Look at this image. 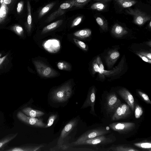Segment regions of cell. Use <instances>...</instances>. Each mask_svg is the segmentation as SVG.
I'll list each match as a JSON object with an SVG mask.
<instances>
[{
    "label": "cell",
    "instance_id": "obj_1",
    "mask_svg": "<svg viewBox=\"0 0 151 151\" xmlns=\"http://www.w3.org/2000/svg\"><path fill=\"white\" fill-rule=\"evenodd\" d=\"M72 92V87L70 83V82H67L52 91L51 99L56 102H64L70 98Z\"/></svg>",
    "mask_w": 151,
    "mask_h": 151
},
{
    "label": "cell",
    "instance_id": "obj_2",
    "mask_svg": "<svg viewBox=\"0 0 151 151\" xmlns=\"http://www.w3.org/2000/svg\"><path fill=\"white\" fill-rule=\"evenodd\" d=\"M125 12L128 14L132 16L134 22L139 26L142 25L151 19V17L149 15L137 8H129L125 10Z\"/></svg>",
    "mask_w": 151,
    "mask_h": 151
},
{
    "label": "cell",
    "instance_id": "obj_3",
    "mask_svg": "<svg viewBox=\"0 0 151 151\" xmlns=\"http://www.w3.org/2000/svg\"><path fill=\"white\" fill-rule=\"evenodd\" d=\"M109 132V131L104 127L98 128L88 130L81 135L75 142L70 145L90 139L97 136L104 135Z\"/></svg>",
    "mask_w": 151,
    "mask_h": 151
},
{
    "label": "cell",
    "instance_id": "obj_4",
    "mask_svg": "<svg viewBox=\"0 0 151 151\" xmlns=\"http://www.w3.org/2000/svg\"><path fill=\"white\" fill-rule=\"evenodd\" d=\"M33 63L36 70L41 76L50 78L57 76L58 73L56 71L42 62L38 60H34Z\"/></svg>",
    "mask_w": 151,
    "mask_h": 151
},
{
    "label": "cell",
    "instance_id": "obj_5",
    "mask_svg": "<svg viewBox=\"0 0 151 151\" xmlns=\"http://www.w3.org/2000/svg\"><path fill=\"white\" fill-rule=\"evenodd\" d=\"M17 118L28 125L40 128H45L46 124L41 119L28 116L22 111H19L17 114Z\"/></svg>",
    "mask_w": 151,
    "mask_h": 151
},
{
    "label": "cell",
    "instance_id": "obj_6",
    "mask_svg": "<svg viewBox=\"0 0 151 151\" xmlns=\"http://www.w3.org/2000/svg\"><path fill=\"white\" fill-rule=\"evenodd\" d=\"M113 142V140L111 137L105 136L104 135H102L97 136L90 139L70 145L73 146L82 145H102L108 144Z\"/></svg>",
    "mask_w": 151,
    "mask_h": 151
},
{
    "label": "cell",
    "instance_id": "obj_7",
    "mask_svg": "<svg viewBox=\"0 0 151 151\" xmlns=\"http://www.w3.org/2000/svg\"><path fill=\"white\" fill-rule=\"evenodd\" d=\"M78 122V120L75 119L66 125L61 131L57 142V147H60L63 144L66 138L76 127Z\"/></svg>",
    "mask_w": 151,
    "mask_h": 151
},
{
    "label": "cell",
    "instance_id": "obj_8",
    "mask_svg": "<svg viewBox=\"0 0 151 151\" xmlns=\"http://www.w3.org/2000/svg\"><path fill=\"white\" fill-rule=\"evenodd\" d=\"M109 126L113 130L123 134L133 130L136 125L135 123L132 122H115L110 124Z\"/></svg>",
    "mask_w": 151,
    "mask_h": 151
},
{
    "label": "cell",
    "instance_id": "obj_9",
    "mask_svg": "<svg viewBox=\"0 0 151 151\" xmlns=\"http://www.w3.org/2000/svg\"><path fill=\"white\" fill-rule=\"evenodd\" d=\"M129 106L125 104H121L114 111L112 117L113 120H117L125 118L131 113Z\"/></svg>",
    "mask_w": 151,
    "mask_h": 151
},
{
    "label": "cell",
    "instance_id": "obj_10",
    "mask_svg": "<svg viewBox=\"0 0 151 151\" xmlns=\"http://www.w3.org/2000/svg\"><path fill=\"white\" fill-rule=\"evenodd\" d=\"M121 104L120 100L115 93H112L107 96L106 105L108 112H114Z\"/></svg>",
    "mask_w": 151,
    "mask_h": 151
},
{
    "label": "cell",
    "instance_id": "obj_11",
    "mask_svg": "<svg viewBox=\"0 0 151 151\" xmlns=\"http://www.w3.org/2000/svg\"><path fill=\"white\" fill-rule=\"evenodd\" d=\"M73 6L72 2L70 1L69 2H65L61 4L59 8L55 11L52 13L47 17V21L50 22L57 17L62 15L65 12V10L70 9Z\"/></svg>",
    "mask_w": 151,
    "mask_h": 151
},
{
    "label": "cell",
    "instance_id": "obj_12",
    "mask_svg": "<svg viewBox=\"0 0 151 151\" xmlns=\"http://www.w3.org/2000/svg\"><path fill=\"white\" fill-rule=\"evenodd\" d=\"M117 93L127 103L132 111H134V99L130 92L127 89L123 88L118 90Z\"/></svg>",
    "mask_w": 151,
    "mask_h": 151
},
{
    "label": "cell",
    "instance_id": "obj_13",
    "mask_svg": "<svg viewBox=\"0 0 151 151\" xmlns=\"http://www.w3.org/2000/svg\"><path fill=\"white\" fill-rule=\"evenodd\" d=\"M43 46L46 50L51 53L58 52L60 47L59 41L55 39H51L47 40L43 44Z\"/></svg>",
    "mask_w": 151,
    "mask_h": 151
},
{
    "label": "cell",
    "instance_id": "obj_14",
    "mask_svg": "<svg viewBox=\"0 0 151 151\" xmlns=\"http://www.w3.org/2000/svg\"><path fill=\"white\" fill-rule=\"evenodd\" d=\"M124 63V59L122 58L118 65L114 70H107L104 69L99 73V76L101 77L104 78L105 76L109 77L114 76L119 73L123 69Z\"/></svg>",
    "mask_w": 151,
    "mask_h": 151
},
{
    "label": "cell",
    "instance_id": "obj_15",
    "mask_svg": "<svg viewBox=\"0 0 151 151\" xmlns=\"http://www.w3.org/2000/svg\"><path fill=\"white\" fill-rule=\"evenodd\" d=\"M43 147L42 145L37 146L22 145L17 146L6 147L4 151H36L40 150L41 148Z\"/></svg>",
    "mask_w": 151,
    "mask_h": 151
},
{
    "label": "cell",
    "instance_id": "obj_16",
    "mask_svg": "<svg viewBox=\"0 0 151 151\" xmlns=\"http://www.w3.org/2000/svg\"><path fill=\"white\" fill-rule=\"evenodd\" d=\"M96 91L94 87H93L88 94L86 100L81 109H84L88 106L91 107V111L94 112V105L95 101Z\"/></svg>",
    "mask_w": 151,
    "mask_h": 151
},
{
    "label": "cell",
    "instance_id": "obj_17",
    "mask_svg": "<svg viewBox=\"0 0 151 151\" xmlns=\"http://www.w3.org/2000/svg\"><path fill=\"white\" fill-rule=\"evenodd\" d=\"M120 56L119 51L116 50L109 51L105 58V62L108 68H110L114 65Z\"/></svg>",
    "mask_w": 151,
    "mask_h": 151
},
{
    "label": "cell",
    "instance_id": "obj_18",
    "mask_svg": "<svg viewBox=\"0 0 151 151\" xmlns=\"http://www.w3.org/2000/svg\"><path fill=\"white\" fill-rule=\"evenodd\" d=\"M18 134V132L9 134L0 139V151H4L5 148Z\"/></svg>",
    "mask_w": 151,
    "mask_h": 151
},
{
    "label": "cell",
    "instance_id": "obj_19",
    "mask_svg": "<svg viewBox=\"0 0 151 151\" xmlns=\"http://www.w3.org/2000/svg\"><path fill=\"white\" fill-rule=\"evenodd\" d=\"M22 111L27 116L32 117H37L44 115L43 112L34 109L30 107H26L23 108Z\"/></svg>",
    "mask_w": 151,
    "mask_h": 151
},
{
    "label": "cell",
    "instance_id": "obj_20",
    "mask_svg": "<svg viewBox=\"0 0 151 151\" xmlns=\"http://www.w3.org/2000/svg\"><path fill=\"white\" fill-rule=\"evenodd\" d=\"M111 32L116 37H121L128 33V31L123 27L117 24L113 26Z\"/></svg>",
    "mask_w": 151,
    "mask_h": 151
},
{
    "label": "cell",
    "instance_id": "obj_21",
    "mask_svg": "<svg viewBox=\"0 0 151 151\" xmlns=\"http://www.w3.org/2000/svg\"><path fill=\"white\" fill-rule=\"evenodd\" d=\"M27 21L26 23V27L28 32H30L32 27V17L31 6L30 3L28 1L27 3Z\"/></svg>",
    "mask_w": 151,
    "mask_h": 151
},
{
    "label": "cell",
    "instance_id": "obj_22",
    "mask_svg": "<svg viewBox=\"0 0 151 151\" xmlns=\"http://www.w3.org/2000/svg\"><path fill=\"white\" fill-rule=\"evenodd\" d=\"M63 21L62 20H59L45 27L42 30L41 34H44L55 29L61 24Z\"/></svg>",
    "mask_w": 151,
    "mask_h": 151
},
{
    "label": "cell",
    "instance_id": "obj_23",
    "mask_svg": "<svg viewBox=\"0 0 151 151\" xmlns=\"http://www.w3.org/2000/svg\"><path fill=\"white\" fill-rule=\"evenodd\" d=\"M91 34V31L90 29H86L75 32L73 33V35L77 37L83 39L88 37Z\"/></svg>",
    "mask_w": 151,
    "mask_h": 151
},
{
    "label": "cell",
    "instance_id": "obj_24",
    "mask_svg": "<svg viewBox=\"0 0 151 151\" xmlns=\"http://www.w3.org/2000/svg\"><path fill=\"white\" fill-rule=\"evenodd\" d=\"M114 151H139V150L133 147L126 146L123 145H120L114 147H112L109 148L108 150Z\"/></svg>",
    "mask_w": 151,
    "mask_h": 151
},
{
    "label": "cell",
    "instance_id": "obj_25",
    "mask_svg": "<svg viewBox=\"0 0 151 151\" xmlns=\"http://www.w3.org/2000/svg\"><path fill=\"white\" fill-rule=\"evenodd\" d=\"M122 7L126 8H129L137 3L134 0H114Z\"/></svg>",
    "mask_w": 151,
    "mask_h": 151
},
{
    "label": "cell",
    "instance_id": "obj_26",
    "mask_svg": "<svg viewBox=\"0 0 151 151\" xmlns=\"http://www.w3.org/2000/svg\"><path fill=\"white\" fill-rule=\"evenodd\" d=\"M55 3L52 2L44 6L41 10L39 14L38 17L41 18L47 13L53 7Z\"/></svg>",
    "mask_w": 151,
    "mask_h": 151
},
{
    "label": "cell",
    "instance_id": "obj_27",
    "mask_svg": "<svg viewBox=\"0 0 151 151\" xmlns=\"http://www.w3.org/2000/svg\"><path fill=\"white\" fill-rule=\"evenodd\" d=\"M57 66L59 69L61 70L69 71L71 69L70 65L68 63L64 61L58 62Z\"/></svg>",
    "mask_w": 151,
    "mask_h": 151
},
{
    "label": "cell",
    "instance_id": "obj_28",
    "mask_svg": "<svg viewBox=\"0 0 151 151\" xmlns=\"http://www.w3.org/2000/svg\"><path fill=\"white\" fill-rule=\"evenodd\" d=\"M96 21L98 25L104 31H106L108 29V25L107 22L101 17L96 18Z\"/></svg>",
    "mask_w": 151,
    "mask_h": 151
},
{
    "label": "cell",
    "instance_id": "obj_29",
    "mask_svg": "<svg viewBox=\"0 0 151 151\" xmlns=\"http://www.w3.org/2000/svg\"><path fill=\"white\" fill-rule=\"evenodd\" d=\"M106 7V5L101 2H96L92 4L91 6V8L93 10H96L98 11H102Z\"/></svg>",
    "mask_w": 151,
    "mask_h": 151
},
{
    "label": "cell",
    "instance_id": "obj_30",
    "mask_svg": "<svg viewBox=\"0 0 151 151\" xmlns=\"http://www.w3.org/2000/svg\"><path fill=\"white\" fill-rule=\"evenodd\" d=\"M91 0H72L71 1L73 6L78 7H83L89 2Z\"/></svg>",
    "mask_w": 151,
    "mask_h": 151
},
{
    "label": "cell",
    "instance_id": "obj_31",
    "mask_svg": "<svg viewBox=\"0 0 151 151\" xmlns=\"http://www.w3.org/2000/svg\"><path fill=\"white\" fill-rule=\"evenodd\" d=\"M134 145L136 146L141 149H147L151 151V143L150 142H142L135 143Z\"/></svg>",
    "mask_w": 151,
    "mask_h": 151
},
{
    "label": "cell",
    "instance_id": "obj_32",
    "mask_svg": "<svg viewBox=\"0 0 151 151\" xmlns=\"http://www.w3.org/2000/svg\"><path fill=\"white\" fill-rule=\"evenodd\" d=\"M11 29L17 35L22 36L24 33L22 27L18 24H15L11 27Z\"/></svg>",
    "mask_w": 151,
    "mask_h": 151
},
{
    "label": "cell",
    "instance_id": "obj_33",
    "mask_svg": "<svg viewBox=\"0 0 151 151\" xmlns=\"http://www.w3.org/2000/svg\"><path fill=\"white\" fill-rule=\"evenodd\" d=\"M74 42L80 48L85 51H87L88 47L87 45L84 42L75 38H73Z\"/></svg>",
    "mask_w": 151,
    "mask_h": 151
},
{
    "label": "cell",
    "instance_id": "obj_34",
    "mask_svg": "<svg viewBox=\"0 0 151 151\" xmlns=\"http://www.w3.org/2000/svg\"><path fill=\"white\" fill-rule=\"evenodd\" d=\"M143 111L141 106L136 105L134 111L135 116L136 119L139 118L143 114Z\"/></svg>",
    "mask_w": 151,
    "mask_h": 151
},
{
    "label": "cell",
    "instance_id": "obj_35",
    "mask_svg": "<svg viewBox=\"0 0 151 151\" xmlns=\"http://www.w3.org/2000/svg\"><path fill=\"white\" fill-rule=\"evenodd\" d=\"M57 117V115L55 114H53L50 115L48 119L47 124H46L45 128H48L51 126Z\"/></svg>",
    "mask_w": 151,
    "mask_h": 151
},
{
    "label": "cell",
    "instance_id": "obj_36",
    "mask_svg": "<svg viewBox=\"0 0 151 151\" xmlns=\"http://www.w3.org/2000/svg\"><path fill=\"white\" fill-rule=\"evenodd\" d=\"M92 73L93 75L95 74L96 73H99L100 71V69L97 64L96 59H95L93 62L92 68Z\"/></svg>",
    "mask_w": 151,
    "mask_h": 151
},
{
    "label": "cell",
    "instance_id": "obj_37",
    "mask_svg": "<svg viewBox=\"0 0 151 151\" xmlns=\"http://www.w3.org/2000/svg\"><path fill=\"white\" fill-rule=\"evenodd\" d=\"M137 92L139 95L146 103L148 104H151V101L149 97L146 94L139 90L137 91Z\"/></svg>",
    "mask_w": 151,
    "mask_h": 151
},
{
    "label": "cell",
    "instance_id": "obj_38",
    "mask_svg": "<svg viewBox=\"0 0 151 151\" xmlns=\"http://www.w3.org/2000/svg\"><path fill=\"white\" fill-rule=\"evenodd\" d=\"M83 17V16H78L73 21L71 25V27H73L79 24L81 22Z\"/></svg>",
    "mask_w": 151,
    "mask_h": 151
},
{
    "label": "cell",
    "instance_id": "obj_39",
    "mask_svg": "<svg viewBox=\"0 0 151 151\" xmlns=\"http://www.w3.org/2000/svg\"><path fill=\"white\" fill-rule=\"evenodd\" d=\"M24 6V2L23 1H21L17 4V14H20L22 12Z\"/></svg>",
    "mask_w": 151,
    "mask_h": 151
},
{
    "label": "cell",
    "instance_id": "obj_40",
    "mask_svg": "<svg viewBox=\"0 0 151 151\" xmlns=\"http://www.w3.org/2000/svg\"><path fill=\"white\" fill-rule=\"evenodd\" d=\"M137 54L139 57L144 61L149 63H151V59H150L146 56L139 54L138 53H137Z\"/></svg>",
    "mask_w": 151,
    "mask_h": 151
},
{
    "label": "cell",
    "instance_id": "obj_41",
    "mask_svg": "<svg viewBox=\"0 0 151 151\" xmlns=\"http://www.w3.org/2000/svg\"><path fill=\"white\" fill-rule=\"evenodd\" d=\"M137 53L146 57L150 59H151V53L150 52H139Z\"/></svg>",
    "mask_w": 151,
    "mask_h": 151
},
{
    "label": "cell",
    "instance_id": "obj_42",
    "mask_svg": "<svg viewBox=\"0 0 151 151\" xmlns=\"http://www.w3.org/2000/svg\"><path fill=\"white\" fill-rule=\"evenodd\" d=\"M4 2L6 5L9 6L14 2V0H3Z\"/></svg>",
    "mask_w": 151,
    "mask_h": 151
},
{
    "label": "cell",
    "instance_id": "obj_43",
    "mask_svg": "<svg viewBox=\"0 0 151 151\" xmlns=\"http://www.w3.org/2000/svg\"><path fill=\"white\" fill-rule=\"evenodd\" d=\"M7 57V55H6L3 57L0 58V65L3 62Z\"/></svg>",
    "mask_w": 151,
    "mask_h": 151
},
{
    "label": "cell",
    "instance_id": "obj_44",
    "mask_svg": "<svg viewBox=\"0 0 151 151\" xmlns=\"http://www.w3.org/2000/svg\"><path fill=\"white\" fill-rule=\"evenodd\" d=\"M147 44L149 46H150L151 47V41H150V42H147Z\"/></svg>",
    "mask_w": 151,
    "mask_h": 151
},
{
    "label": "cell",
    "instance_id": "obj_45",
    "mask_svg": "<svg viewBox=\"0 0 151 151\" xmlns=\"http://www.w3.org/2000/svg\"><path fill=\"white\" fill-rule=\"evenodd\" d=\"M99 0V1H110L111 0Z\"/></svg>",
    "mask_w": 151,
    "mask_h": 151
},
{
    "label": "cell",
    "instance_id": "obj_46",
    "mask_svg": "<svg viewBox=\"0 0 151 151\" xmlns=\"http://www.w3.org/2000/svg\"><path fill=\"white\" fill-rule=\"evenodd\" d=\"M149 26L150 28H151V21H150V23H149Z\"/></svg>",
    "mask_w": 151,
    "mask_h": 151
},
{
    "label": "cell",
    "instance_id": "obj_47",
    "mask_svg": "<svg viewBox=\"0 0 151 151\" xmlns=\"http://www.w3.org/2000/svg\"><path fill=\"white\" fill-rule=\"evenodd\" d=\"M1 56V54H0V57Z\"/></svg>",
    "mask_w": 151,
    "mask_h": 151
},
{
    "label": "cell",
    "instance_id": "obj_48",
    "mask_svg": "<svg viewBox=\"0 0 151 151\" xmlns=\"http://www.w3.org/2000/svg\"></svg>",
    "mask_w": 151,
    "mask_h": 151
}]
</instances>
